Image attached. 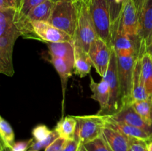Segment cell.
Instances as JSON below:
<instances>
[{
  "mask_svg": "<svg viewBox=\"0 0 152 151\" xmlns=\"http://www.w3.org/2000/svg\"><path fill=\"white\" fill-rule=\"evenodd\" d=\"M111 119L118 122L125 123L142 129L150 135L152 138V125L147 124L140 115L137 113L132 104L126 105L120 110L113 115H108Z\"/></svg>",
  "mask_w": 152,
  "mask_h": 151,
  "instance_id": "cell-11",
  "label": "cell"
},
{
  "mask_svg": "<svg viewBox=\"0 0 152 151\" xmlns=\"http://www.w3.org/2000/svg\"><path fill=\"white\" fill-rule=\"evenodd\" d=\"M102 78L106 80L109 85L110 101L107 115H111L118 112L122 107L121 101H120V89L118 76L117 56L114 47L111 48L109 66L107 70L106 73Z\"/></svg>",
  "mask_w": 152,
  "mask_h": 151,
  "instance_id": "cell-6",
  "label": "cell"
},
{
  "mask_svg": "<svg viewBox=\"0 0 152 151\" xmlns=\"http://www.w3.org/2000/svg\"><path fill=\"white\" fill-rule=\"evenodd\" d=\"M81 144L77 139L66 140L64 146L63 151H79Z\"/></svg>",
  "mask_w": 152,
  "mask_h": 151,
  "instance_id": "cell-34",
  "label": "cell"
},
{
  "mask_svg": "<svg viewBox=\"0 0 152 151\" xmlns=\"http://www.w3.org/2000/svg\"><path fill=\"white\" fill-rule=\"evenodd\" d=\"M91 16L98 36L112 48L113 30L109 9L105 0H88Z\"/></svg>",
  "mask_w": 152,
  "mask_h": 151,
  "instance_id": "cell-3",
  "label": "cell"
},
{
  "mask_svg": "<svg viewBox=\"0 0 152 151\" xmlns=\"http://www.w3.org/2000/svg\"><path fill=\"white\" fill-rule=\"evenodd\" d=\"M59 138V135L58 134L56 130H52L51 133L49 135L48 137L44 141L42 142H33L32 144L30 145L28 150H34V151H39L41 149H45L46 147L49 146L51 143H53L56 139Z\"/></svg>",
  "mask_w": 152,
  "mask_h": 151,
  "instance_id": "cell-28",
  "label": "cell"
},
{
  "mask_svg": "<svg viewBox=\"0 0 152 151\" xmlns=\"http://www.w3.org/2000/svg\"><path fill=\"white\" fill-rule=\"evenodd\" d=\"M79 151H86V150H85L84 148H83V147L81 145V146H80V150H79Z\"/></svg>",
  "mask_w": 152,
  "mask_h": 151,
  "instance_id": "cell-41",
  "label": "cell"
},
{
  "mask_svg": "<svg viewBox=\"0 0 152 151\" xmlns=\"http://www.w3.org/2000/svg\"><path fill=\"white\" fill-rule=\"evenodd\" d=\"M152 31V0H145L139 14V36L142 46L145 43Z\"/></svg>",
  "mask_w": 152,
  "mask_h": 151,
  "instance_id": "cell-13",
  "label": "cell"
},
{
  "mask_svg": "<svg viewBox=\"0 0 152 151\" xmlns=\"http://www.w3.org/2000/svg\"><path fill=\"white\" fill-rule=\"evenodd\" d=\"M106 117L107 122L105 127H111V128L114 129V130H118L120 133H123V134L129 136V137L142 139V140L147 142L148 143L152 141L151 136L142 129L134 127V126L125 124V123L116 121L114 120L111 119L108 115H106Z\"/></svg>",
  "mask_w": 152,
  "mask_h": 151,
  "instance_id": "cell-16",
  "label": "cell"
},
{
  "mask_svg": "<svg viewBox=\"0 0 152 151\" xmlns=\"http://www.w3.org/2000/svg\"><path fill=\"white\" fill-rule=\"evenodd\" d=\"M77 127V120L74 116L63 117L58 121L55 130L59 135V137L65 140L74 139V134Z\"/></svg>",
  "mask_w": 152,
  "mask_h": 151,
  "instance_id": "cell-22",
  "label": "cell"
},
{
  "mask_svg": "<svg viewBox=\"0 0 152 151\" xmlns=\"http://www.w3.org/2000/svg\"><path fill=\"white\" fill-rule=\"evenodd\" d=\"M53 3H56L59 2V1H75V0H51Z\"/></svg>",
  "mask_w": 152,
  "mask_h": 151,
  "instance_id": "cell-39",
  "label": "cell"
},
{
  "mask_svg": "<svg viewBox=\"0 0 152 151\" xmlns=\"http://www.w3.org/2000/svg\"><path fill=\"white\" fill-rule=\"evenodd\" d=\"M21 36L18 31H12L0 36V73L7 76H13V50L15 41Z\"/></svg>",
  "mask_w": 152,
  "mask_h": 151,
  "instance_id": "cell-8",
  "label": "cell"
},
{
  "mask_svg": "<svg viewBox=\"0 0 152 151\" xmlns=\"http://www.w3.org/2000/svg\"><path fill=\"white\" fill-rule=\"evenodd\" d=\"M31 24L39 40L44 42H74V38L71 36L49 22L34 21L31 22Z\"/></svg>",
  "mask_w": 152,
  "mask_h": 151,
  "instance_id": "cell-10",
  "label": "cell"
},
{
  "mask_svg": "<svg viewBox=\"0 0 152 151\" xmlns=\"http://www.w3.org/2000/svg\"><path fill=\"white\" fill-rule=\"evenodd\" d=\"M116 26L131 36H138L139 14L133 0H125L118 23Z\"/></svg>",
  "mask_w": 152,
  "mask_h": 151,
  "instance_id": "cell-9",
  "label": "cell"
},
{
  "mask_svg": "<svg viewBox=\"0 0 152 151\" xmlns=\"http://www.w3.org/2000/svg\"><path fill=\"white\" fill-rule=\"evenodd\" d=\"M66 140L65 139L59 137L50 144L48 147L45 148V151H63L64 146Z\"/></svg>",
  "mask_w": 152,
  "mask_h": 151,
  "instance_id": "cell-33",
  "label": "cell"
},
{
  "mask_svg": "<svg viewBox=\"0 0 152 151\" xmlns=\"http://www.w3.org/2000/svg\"><path fill=\"white\" fill-rule=\"evenodd\" d=\"M28 151H34V150H28Z\"/></svg>",
  "mask_w": 152,
  "mask_h": 151,
  "instance_id": "cell-43",
  "label": "cell"
},
{
  "mask_svg": "<svg viewBox=\"0 0 152 151\" xmlns=\"http://www.w3.org/2000/svg\"><path fill=\"white\" fill-rule=\"evenodd\" d=\"M117 56L120 89V101L123 107L126 105L132 104L133 102V73L135 62L138 56H120L117 54Z\"/></svg>",
  "mask_w": 152,
  "mask_h": 151,
  "instance_id": "cell-5",
  "label": "cell"
},
{
  "mask_svg": "<svg viewBox=\"0 0 152 151\" xmlns=\"http://www.w3.org/2000/svg\"><path fill=\"white\" fill-rule=\"evenodd\" d=\"M88 1V0H75V1Z\"/></svg>",
  "mask_w": 152,
  "mask_h": 151,
  "instance_id": "cell-42",
  "label": "cell"
},
{
  "mask_svg": "<svg viewBox=\"0 0 152 151\" xmlns=\"http://www.w3.org/2000/svg\"><path fill=\"white\" fill-rule=\"evenodd\" d=\"M111 48L99 36L94 40L88 50V55L93 66L101 77H103L109 66Z\"/></svg>",
  "mask_w": 152,
  "mask_h": 151,
  "instance_id": "cell-7",
  "label": "cell"
},
{
  "mask_svg": "<svg viewBox=\"0 0 152 151\" xmlns=\"http://www.w3.org/2000/svg\"><path fill=\"white\" fill-rule=\"evenodd\" d=\"M82 146L86 151H113L102 136Z\"/></svg>",
  "mask_w": 152,
  "mask_h": 151,
  "instance_id": "cell-27",
  "label": "cell"
},
{
  "mask_svg": "<svg viewBox=\"0 0 152 151\" xmlns=\"http://www.w3.org/2000/svg\"><path fill=\"white\" fill-rule=\"evenodd\" d=\"M102 136L113 151H128L130 137L111 127H105Z\"/></svg>",
  "mask_w": 152,
  "mask_h": 151,
  "instance_id": "cell-15",
  "label": "cell"
},
{
  "mask_svg": "<svg viewBox=\"0 0 152 151\" xmlns=\"http://www.w3.org/2000/svg\"><path fill=\"white\" fill-rule=\"evenodd\" d=\"M148 149L149 151H152V141L148 143Z\"/></svg>",
  "mask_w": 152,
  "mask_h": 151,
  "instance_id": "cell-40",
  "label": "cell"
},
{
  "mask_svg": "<svg viewBox=\"0 0 152 151\" xmlns=\"http://www.w3.org/2000/svg\"><path fill=\"white\" fill-rule=\"evenodd\" d=\"M141 118L149 125H152V97L141 101H134L132 103Z\"/></svg>",
  "mask_w": 152,
  "mask_h": 151,
  "instance_id": "cell-24",
  "label": "cell"
},
{
  "mask_svg": "<svg viewBox=\"0 0 152 151\" xmlns=\"http://www.w3.org/2000/svg\"><path fill=\"white\" fill-rule=\"evenodd\" d=\"M78 19L77 1H62L55 3L49 23L67 33L74 38Z\"/></svg>",
  "mask_w": 152,
  "mask_h": 151,
  "instance_id": "cell-2",
  "label": "cell"
},
{
  "mask_svg": "<svg viewBox=\"0 0 152 151\" xmlns=\"http://www.w3.org/2000/svg\"><path fill=\"white\" fill-rule=\"evenodd\" d=\"M90 88L93 93L91 98L96 101L100 106V110L97 114L107 115L110 101V88L108 83L103 78H102L100 82H95L93 78L91 76Z\"/></svg>",
  "mask_w": 152,
  "mask_h": 151,
  "instance_id": "cell-12",
  "label": "cell"
},
{
  "mask_svg": "<svg viewBox=\"0 0 152 151\" xmlns=\"http://www.w3.org/2000/svg\"><path fill=\"white\" fill-rule=\"evenodd\" d=\"M142 76L145 90L149 97H152V56L148 53H144L141 57Z\"/></svg>",
  "mask_w": 152,
  "mask_h": 151,
  "instance_id": "cell-23",
  "label": "cell"
},
{
  "mask_svg": "<svg viewBox=\"0 0 152 151\" xmlns=\"http://www.w3.org/2000/svg\"><path fill=\"white\" fill-rule=\"evenodd\" d=\"M46 0H22V5L18 11L19 16H27L33 8L42 4Z\"/></svg>",
  "mask_w": 152,
  "mask_h": 151,
  "instance_id": "cell-30",
  "label": "cell"
},
{
  "mask_svg": "<svg viewBox=\"0 0 152 151\" xmlns=\"http://www.w3.org/2000/svg\"><path fill=\"white\" fill-rule=\"evenodd\" d=\"M77 120L74 138L84 144L102 136L106 126V115H91L74 116Z\"/></svg>",
  "mask_w": 152,
  "mask_h": 151,
  "instance_id": "cell-4",
  "label": "cell"
},
{
  "mask_svg": "<svg viewBox=\"0 0 152 151\" xmlns=\"http://www.w3.org/2000/svg\"><path fill=\"white\" fill-rule=\"evenodd\" d=\"M134 2L135 6L137 7V10L138 11V14H140L141 10H142V7L143 6L144 2H145V0H133Z\"/></svg>",
  "mask_w": 152,
  "mask_h": 151,
  "instance_id": "cell-37",
  "label": "cell"
},
{
  "mask_svg": "<svg viewBox=\"0 0 152 151\" xmlns=\"http://www.w3.org/2000/svg\"><path fill=\"white\" fill-rule=\"evenodd\" d=\"M50 57L60 58L68 62L74 68L75 48L74 42H50L47 43Z\"/></svg>",
  "mask_w": 152,
  "mask_h": 151,
  "instance_id": "cell-14",
  "label": "cell"
},
{
  "mask_svg": "<svg viewBox=\"0 0 152 151\" xmlns=\"http://www.w3.org/2000/svg\"><path fill=\"white\" fill-rule=\"evenodd\" d=\"M74 48H75L74 73L80 78H83L90 73L93 64L88 52L79 47H74Z\"/></svg>",
  "mask_w": 152,
  "mask_h": 151,
  "instance_id": "cell-19",
  "label": "cell"
},
{
  "mask_svg": "<svg viewBox=\"0 0 152 151\" xmlns=\"http://www.w3.org/2000/svg\"><path fill=\"white\" fill-rule=\"evenodd\" d=\"M78 19L74 36V47L83 49L88 53L89 47L94 40L98 37L95 30L88 4L86 1H77Z\"/></svg>",
  "mask_w": 152,
  "mask_h": 151,
  "instance_id": "cell-1",
  "label": "cell"
},
{
  "mask_svg": "<svg viewBox=\"0 0 152 151\" xmlns=\"http://www.w3.org/2000/svg\"><path fill=\"white\" fill-rule=\"evenodd\" d=\"M0 151H13L11 147L7 146V145L4 144L2 142H1V147H0Z\"/></svg>",
  "mask_w": 152,
  "mask_h": 151,
  "instance_id": "cell-38",
  "label": "cell"
},
{
  "mask_svg": "<svg viewBox=\"0 0 152 151\" xmlns=\"http://www.w3.org/2000/svg\"><path fill=\"white\" fill-rule=\"evenodd\" d=\"M105 1L109 9L113 30V28L118 23L122 7H123L125 0H105Z\"/></svg>",
  "mask_w": 152,
  "mask_h": 151,
  "instance_id": "cell-26",
  "label": "cell"
},
{
  "mask_svg": "<svg viewBox=\"0 0 152 151\" xmlns=\"http://www.w3.org/2000/svg\"><path fill=\"white\" fill-rule=\"evenodd\" d=\"M0 135L1 142L7 146L12 147L15 143V134L13 128L3 117L0 116Z\"/></svg>",
  "mask_w": 152,
  "mask_h": 151,
  "instance_id": "cell-25",
  "label": "cell"
},
{
  "mask_svg": "<svg viewBox=\"0 0 152 151\" xmlns=\"http://www.w3.org/2000/svg\"><path fill=\"white\" fill-rule=\"evenodd\" d=\"M52 130H50L44 124H39L36 126L32 130V136L34 142H42L47 139L51 133Z\"/></svg>",
  "mask_w": 152,
  "mask_h": 151,
  "instance_id": "cell-29",
  "label": "cell"
},
{
  "mask_svg": "<svg viewBox=\"0 0 152 151\" xmlns=\"http://www.w3.org/2000/svg\"><path fill=\"white\" fill-rule=\"evenodd\" d=\"M145 52L152 56V31L145 43Z\"/></svg>",
  "mask_w": 152,
  "mask_h": 151,
  "instance_id": "cell-36",
  "label": "cell"
},
{
  "mask_svg": "<svg viewBox=\"0 0 152 151\" xmlns=\"http://www.w3.org/2000/svg\"><path fill=\"white\" fill-rule=\"evenodd\" d=\"M128 151H149L148 149V142L142 139L130 137Z\"/></svg>",
  "mask_w": 152,
  "mask_h": 151,
  "instance_id": "cell-31",
  "label": "cell"
},
{
  "mask_svg": "<svg viewBox=\"0 0 152 151\" xmlns=\"http://www.w3.org/2000/svg\"><path fill=\"white\" fill-rule=\"evenodd\" d=\"M50 62L53 64V67L55 68L56 70L57 71L58 74L59 75L62 83V107H64V101H65V94L66 90L67 83H68V78L72 76L73 71H74V68L69 65L67 62L63 60L60 58L50 57Z\"/></svg>",
  "mask_w": 152,
  "mask_h": 151,
  "instance_id": "cell-20",
  "label": "cell"
},
{
  "mask_svg": "<svg viewBox=\"0 0 152 151\" xmlns=\"http://www.w3.org/2000/svg\"><path fill=\"white\" fill-rule=\"evenodd\" d=\"M148 96L145 90L143 78L142 76V63L141 57H138L135 62L133 73V88H132V98L133 102L147 99Z\"/></svg>",
  "mask_w": 152,
  "mask_h": 151,
  "instance_id": "cell-17",
  "label": "cell"
},
{
  "mask_svg": "<svg viewBox=\"0 0 152 151\" xmlns=\"http://www.w3.org/2000/svg\"><path fill=\"white\" fill-rule=\"evenodd\" d=\"M34 142V139H31L28 141H22V142H15L11 147L13 151H26L29 148L30 145Z\"/></svg>",
  "mask_w": 152,
  "mask_h": 151,
  "instance_id": "cell-35",
  "label": "cell"
},
{
  "mask_svg": "<svg viewBox=\"0 0 152 151\" xmlns=\"http://www.w3.org/2000/svg\"><path fill=\"white\" fill-rule=\"evenodd\" d=\"M54 4L55 3H53L51 0H46L33 8L26 17L31 22L40 21L48 22L51 16Z\"/></svg>",
  "mask_w": 152,
  "mask_h": 151,
  "instance_id": "cell-21",
  "label": "cell"
},
{
  "mask_svg": "<svg viewBox=\"0 0 152 151\" xmlns=\"http://www.w3.org/2000/svg\"><path fill=\"white\" fill-rule=\"evenodd\" d=\"M17 12V10L13 8L0 9V36L12 31L19 32L16 25Z\"/></svg>",
  "mask_w": 152,
  "mask_h": 151,
  "instance_id": "cell-18",
  "label": "cell"
},
{
  "mask_svg": "<svg viewBox=\"0 0 152 151\" xmlns=\"http://www.w3.org/2000/svg\"><path fill=\"white\" fill-rule=\"evenodd\" d=\"M22 2V0H0V9L13 8L19 11Z\"/></svg>",
  "mask_w": 152,
  "mask_h": 151,
  "instance_id": "cell-32",
  "label": "cell"
}]
</instances>
